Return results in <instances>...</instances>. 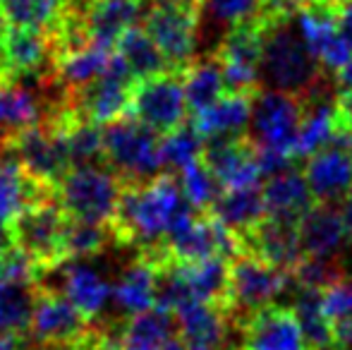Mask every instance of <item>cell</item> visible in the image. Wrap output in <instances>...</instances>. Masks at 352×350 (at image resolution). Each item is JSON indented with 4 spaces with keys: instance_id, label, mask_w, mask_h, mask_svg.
I'll use <instances>...</instances> for the list:
<instances>
[{
    "instance_id": "cell-1",
    "label": "cell",
    "mask_w": 352,
    "mask_h": 350,
    "mask_svg": "<svg viewBox=\"0 0 352 350\" xmlns=\"http://www.w3.org/2000/svg\"><path fill=\"white\" fill-rule=\"evenodd\" d=\"M192 211L180 180L161 173L146 182H122L120 201L108 226L118 245L146 252L161 248L170 230Z\"/></svg>"
},
{
    "instance_id": "cell-2",
    "label": "cell",
    "mask_w": 352,
    "mask_h": 350,
    "mask_svg": "<svg viewBox=\"0 0 352 350\" xmlns=\"http://www.w3.org/2000/svg\"><path fill=\"white\" fill-rule=\"evenodd\" d=\"M295 17L266 19L264 53H261V87L278 89L305 98L326 80V70L305 46Z\"/></svg>"
},
{
    "instance_id": "cell-3",
    "label": "cell",
    "mask_w": 352,
    "mask_h": 350,
    "mask_svg": "<svg viewBox=\"0 0 352 350\" xmlns=\"http://www.w3.org/2000/svg\"><path fill=\"white\" fill-rule=\"evenodd\" d=\"M144 29L173 72H182L199 48V0H148Z\"/></svg>"
},
{
    "instance_id": "cell-4",
    "label": "cell",
    "mask_w": 352,
    "mask_h": 350,
    "mask_svg": "<svg viewBox=\"0 0 352 350\" xmlns=\"http://www.w3.org/2000/svg\"><path fill=\"white\" fill-rule=\"evenodd\" d=\"M103 161L122 182H146L163 173L161 140L135 118H120L103 130Z\"/></svg>"
},
{
    "instance_id": "cell-5",
    "label": "cell",
    "mask_w": 352,
    "mask_h": 350,
    "mask_svg": "<svg viewBox=\"0 0 352 350\" xmlns=\"http://www.w3.org/2000/svg\"><path fill=\"white\" fill-rule=\"evenodd\" d=\"M122 180L103 166H74L56 182V199L70 219L111 223L120 201Z\"/></svg>"
},
{
    "instance_id": "cell-6",
    "label": "cell",
    "mask_w": 352,
    "mask_h": 350,
    "mask_svg": "<svg viewBox=\"0 0 352 350\" xmlns=\"http://www.w3.org/2000/svg\"><path fill=\"white\" fill-rule=\"evenodd\" d=\"M67 219L70 216L63 211L56 197H48V199L38 201V204L29 206L5 233V238H8V243L12 248L22 250L36 264L38 278L46 271L65 264L63 240H65Z\"/></svg>"
},
{
    "instance_id": "cell-7",
    "label": "cell",
    "mask_w": 352,
    "mask_h": 350,
    "mask_svg": "<svg viewBox=\"0 0 352 350\" xmlns=\"http://www.w3.org/2000/svg\"><path fill=\"white\" fill-rule=\"evenodd\" d=\"M266 17H256L232 27L218 41L211 56L218 58L228 91L259 94L261 89V53H264Z\"/></svg>"
},
{
    "instance_id": "cell-8",
    "label": "cell",
    "mask_w": 352,
    "mask_h": 350,
    "mask_svg": "<svg viewBox=\"0 0 352 350\" xmlns=\"http://www.w3.org/2000/svg\"><path fill=\"white\" fill-rule=\"evenodd\" d=\"M187 98L182 72H163L135 82L127 116L156 135H168L187 122Z\"/></svg>"
},
{
    "instance_id": "cell-9",
    "label": "cell",
    "mask_w": 352,
    "mask_h": 350,
    "mask_svg": "<svg viewBox=\"0 0 352 350\" xmlns=\"http://www.w3.org/2000/svg\"><path fill=\"white\" fill-rule=\"evenodd\" d=\"M290 285H295V281L287 271L276 269L254 254L240 252L230 259V271H228L230 314L242 317L266 305H274V300L285 293Z\"/></svg>"
},
{
    "instance_id": "cell-10",
    "label": "cell",
    "mask_w": 352,
    "mask_h": 350,
    "mask_svg": "<svg viewBox=\"0 0 352 350\" xmlns=\"http://www.w3.org/2000/svg\"><path fill=\"white\" fill-rule=\"evenodd\" d=\"M91 327L94 322H89L65 295L36 283V300H34L27 341L48 348L72 350Z\"/></svg>"
},
{
    "instance_id": "cell-11",
    "label": "cell",
    "mask_w": 352,
    "mask_h": 350,
    "mask_svg": "<svg viewBox=\"0 0 352 350\" xmlns=\"http://www.w3.org/2000/svg\"><path fill=\"white\" fill-rule=\"evenodd\" d=\"M305 116L300 96L278 89H261L252 111V140L259 146L278 149L295 161V142Z\"/></svg>"
},
{
    "instance_id": "cell-12",
    "label": "cell",
    "mask_w": 352,
    "mask_h": 350,
    "mask_svg": "<svg viewBox=\"0 0 352 350\" xmlns=\"http://www.w3.org/2000/svg\"><path fill=\"white\" fill-rule=\"evenodd\" d=\"M232 324L235 343L230 350H309L292 307L266 305L250 314L232 317Z\"/></svg>"
},
{
    "instance_id": "cell-13",
    "label": "cell",
    "mask_w": 352,
    "mask_h": 350,
    "mask_svg": "<svg viewBox=\"0 0 352 350\" xmlns=\"http://www.w3.org/2000/svg\"><path fill=\"white\" fill-rule=\"evenodd\" d=\"M132 87H135V80L130 70L120 61V56L113 53L106 75H101L79 91L67 94V108L84 120H91L96 125H111L120 118H127Z\"/></svg>"
},
{
    "instance_id": "cell-14",
    "label": "cell",
    "mask_w": 352,
    "mask_h": 350,
    "mask_svg": "<svg viewBox=\"0 0 352 350\" xmlns=\"http://www.w3.org/2000/svg\"><path fill=\"white\" fill-rule=\"evenodd\" d=\"M10 151H12V159H17L34 177L53 187L72 168L65 137L58 122L51 118H43L41 122L24 130L10 146Z\"/></svg>"
},
{
    "instance_id": "cell-15",
    "label": "cell",
    "mask_w": 352,
    "mask_h": 350,
    "mask_svg": "<svg viewBox=\"0 0 352 350\" xmlns=\"http://www.w3.org/2000/svg\"><path fill=\"white\" fill-rule=\"evenodd\" d=\"M201 161L223 190L259 185L261 168L256 161V144L250 135L211 140L201 149Z\"/></svg>"
},
{
    "instance_id": "cell-16",
    "label": "cell",
    "mask_w": 352,
    "mask_h": 350,
    "mask_svg": "<svg viewBox=\"0 0 352 350\" xmlns=\"http://www.w3.org/2000/svg\"><path fill=\"white\" fill-rule=\"evenodd\" d=\"M43 276L58 278V283H38V285H46V288L63 293L89 322L101 319V312L106 309L108 300L113 295V285L94 266L84 262H65L56 266V269L46 271Z\"/></svg>"
},
{
    "instance_id": "cell-17",
    "label": "cell",
    "mask_w": 352,
    "mask_h": 350,
    "mask_svg": "<svg viewBox=\"0 0 352 350\" xmlns=\"http://www.w3.org/2000/svg\"><path fill=\"white\" fill-rule=\"evenodd\" d=\"M297 226L300 223H290V221H278L266 216L252 230L237 235L240 238V252L254 254V257L264 259L266 264L292 274V269L302 259L300 228Z\"/></svg>"
},
{
    "instance_id": "cell-18",
    "label": "cell",
    "mask_w": 352,
    "mask_h": 350,
    "mask_svg": "<svg viewBox=\"0 0 352 350\" xmlns=\"http://www.w3.org/2000/svg\"><path fill=\"white\" fill-rule=\"evenodd\" d=\"M185 350H230V331L235 329L228 309L190 300L175 312Z\"/></svg>"
},
{
    "instance_id": "cell-19",
    "label": "cell",
    "mask_w": 352,
    "mask_h": 350,
    "mask_svg": "<svg viewBox=\"0 0 352 350\" xmlns=\"http://www.w3.org/2000/svg\"><path fill=\"white\" fill-rule=\"evenodd\" d=\"M166 259L168 257L161 248L137 252L135 262L125 266L122 274L118 276L116 285H113V300L127 317H135V314L156 307L158 271Z\"/></svg>"
},
{
    "instance_id": "cell-20",
    "label": "cell",
    "mask_w": 352,
    "mask_h": 350,
    "mask_svg": "<svg viewBox=\"0 0 352 350\" xmlns=\"http://www.w3.org/2000/svg\"><path fill=\"white\" fill-rule=\"evenodd\" d=\"M48 197H56V187L34 177L17 159L0 164V233H8L29 206Z\"/></svg>"
},
{
    "instance_id": "cell-21",
    "label": "cell",
    "mask_w": 352,
    "mask_h": 350,
    "mask_svg": "<svg viewBox=\"0 0 352 350\" xmlns=\"http://www.w3.org/2000/svg\"><path fill=\"white\" fill-rule=\"evenodd\" d=\"M82 19L91 43L116 48L127 29L144 17V0H79Z\"/></svg>"
},
{
    "instance_id": "cell-22",
    "label": "cell",
    "mask_w": 352,
    "mask_h": 350,
    "mask_svg": "<svg viewBox=\"0 0 352 350\" xmlns=\"http://www.w3.org/2000/svg\"><path fill=\"white\" fill-rule=\"evenodd\" d=\"M302 173L307 177L316 204L343 201L352 190V154L336 146H324L309 159H305Z\"/></svg>"
},
{
    "instance_id": "cell-23",
    "label": "cell",
    "mask_w": 352,
    "mask_h": 350,
    "mask_svg": "<svg viewBox=\"0 0 352 350\" xmlns=\"http://www.w3.org/2000/svg\"><path fill=\"white\" fill-rule=\"evenodd\" d=\"M46 113V101L32 87L19 82L0 85V151H10L17 137L41 122Z\"/></svg>"
},
{
    "instance_id": "cell-24",
    "label": "cell",
    "mask_w": 352,
    "mask_h": 350,
    "mask_svg": "<svg viewBox=\"0 0 352 350\" xmlns=\"http://www.w3.org/2000/svg\"><path fill=\"white\" fill-rule=\"evenodd\" d=\"M120 333L125 350H185L175 314L161 307L127 317Z\"/></svg>"
},
{
    "instance_id": "cell-25",
    "label": "cell",
    "mask_w": 352,
    "mask_h": 350,
    "mask_svg": "<svg viewBox=\"0 0 352 350\" xmlns=\"http://www.w3.org/2000/svg\"><path fill=\"white\" fill-rule=\"evenodd\" d=\"M302 257L336 259V252L348 240L343 216L333 204H314L300 221Z\"/></svg>"
},
{
    "instance_id": "cell-26",
    "label": "cell",
    "mask_w": 352,
    "mask_h": 350,
    "mask_svg": "<svg viewBox=\"0 0 352 350\" xmlns=\"http://www.w3.org/2000/svg\"><path fill=\"white\" fill-rule=\"evenodd\" d=\"M261 192H264L266 216L290 221V223H300L302 216L316 204L307 185V177L300 168H287L278 175H271Z\"/></svg>"
},
{
    "instance_id": "cell-27",
    "label": "cell",
    "mask_w": 352,
    "mask_h": 350,
    "mask_svg": "<svg viewBox=\"0 0 352 350\" xmlns=\"http://www.w3.org/2000/svg\"><path fill=\"white\" fill-rule=\"evenodd\" d=\"M254 98L256 94L228 91L211 108L197 113L192 122L206 142L247 135V125L252 122V111H254Z\"/></svg>"
},
{
    "instance_id": "cell-28",
    "label": "cell",
    "mask_w": 352,
    "mask_h": 350,
    "mask_svg": "<svg viewBox=\"0 0 352 350\" xmlns=\"http://www.w3.org/2000/svg\"><path fill=\"white\" fill-rule=\"evenodd\" d=\"M170 266L180 276L185 288L190 290L192 300L216 305V307H223L230 312V305H228V271H230V259L209 257V259L185 262V264L170 262Z\"/></svg>"
},
{
    "instance_id": "cell-29",
    "label": "cell",
    "mask_w": 352,
    "mask_h": 350,
    "mask_svg": "<svg viewBox=\"0 0 352 350\" xmlns=\"http://www.w3.org/2000/svg\"><path fill=\"white\" fill-rule=\"evenodd\" d=\"M209 214L216 216L235 235H242L266 219L264 192H261L259 185L223 190L218 199L213 201Z\"/></svg>"
},
{
    "instance_id": "cell-30",
    "label": "cell",
    "mask_w": 352,
    "mask_h": 350,
    "mask_svg": "<svg viewBox=\"0 0 352 350\" xmlns=\"http://www.w3.org/2000/svg\"><path fill=\"white\" fill-rule=\"evenodd\" d=\"M113 51L98 43H89V46L79 48L74 53L60 56L53 61V72H56L58 85L65 89L67 94L79 91L87 85H91L94 80H98L101 75H106V70L111 67Z\"/></svg>"
},
{
    "instance_id": "cell-31",
    "label": "cell",
    "mask_w": 352,
    "mask_h": 350,
    "mask_svg": "<svg viewBox=\"0 0 352 350\" xmlns=\"http://www.w3.org/2000/svg\"><path fill=\"white\" fill-rule=\"evenodd\" d=\"M182 87H185V98L190 113H201L211 108L221 96L228 94L223 67L216 56L195 58L190 65L182 70Z\"/></svg>"
},
{
    "instance_id": "cell-32",
    "label": "cell",
    "mask_w": 352,
    "mask_h": 350,
    "mask_svg": "<svg viewBox=\"0 0 352 350\" xmlns=\"http://www.w3.org/2000/svg\"><path fill=\"white\" fill-rule=\"evenodd\" d=\"M116 53L125 63V67L130 70L135 82L163 75V72H173L170 65L166 63V58H163V53L153 43V39L142 27L127 29L120 36V41L116 43Z\"/></svg>"
},
{
    "instance_id": "cell-33",
    "label": "cell",
    "mask_w": 352,
    "mask_h": 350,
    "mask_svg": "<svg viewBox=\"0 0 352 350\" xmlns=\"http://www.w3.org/2000/svg\"><path fill=\"white\" fill-rule=\"evenodd\" d=\"M261 10H264V0H199V41L211 29V32H216L218 46V41L232 27L264 17Z\"/></svg>"
},
{
    "instance_id": "cell-34",
    "label": "cell",
    "mask_w": 352,
    "mask_h": 350,
    "mask_svg": "<svg viewBox=\"0 0 352 350\" xmlns=\"http://www.w3.org/2000/svg\"><path fill=\"white\" fill-rule=\"evenodd\" d=\"M67 5L70 0H0V14L8 27L51 34L63 19Z\"/></svg>"
},
{
    "instance_id": "cell-35",
    "label": "cell",
    "mask_w": 352,
    "mask_h": 350,
    "mask_svg": "<svg viewBox=\"0 0 352 350\" xmlns=\"http://www.w3.org/2000/svg\"><path fill=\"white\" fill-rule=\"evenodd\" d=\"M295 317L305 333V341L309 350H333V324L326 317L324 305H321V290L316 288H300L295 293Z\"/></svg>"
},
{
    "instance_id": "cell-36",
    "label": "cell",
    "mask_w": 352,
    "mask_h": 350,
    "mask_svg": "<svg viewBox=\"0 0 352 350\" xmlns=\"http://www.w3.org/2000/svg\"><path fill=\"white\" fill-rule=\"evenodd\" d=\"M116 243L113 230L108 223H91V221L67 219L65 240H63V252L65 262H82L106 252Z\"/></svg>"
},
{
    "instance_id": "cell-37",
    "label": "cell",
    "mask_w": 352,
    "mask_h": 350,
    "mask_svg": "<svg viewBox=\"0 0 352 350\" xmlns=\"http://www.w3.org/2000/svg\"><path fill=\"white\" fill-rule=\"evenodd\" d=\"M180 187L185 195L187 204L197 211V214H206L211 211L213 201L218 199V195L223 192V187L218 185V180L213 173L204 166V161L197 159L192 164H187L185 168H180Z\"/></svg>"
},
{
    "instance_id": "cell-38",
    "label": "cell",
    "mask_w": 352,
    "mask_h": 350,
    "mask_svg": "<svg viewBox=\"0 0 352 350\" xmlns=\"http://www.w3.org/2000/svg\"><path fill=\"white\" fill-rule=\"evenodd\" d=\"M204 149V137L199 135V130L195 127V122H185L177 130L168 132L161 137V156L163 166L180 171L187 164L197 161Z\"/></svg>"
},
{
    "instance_id": "cell-39",
    "label": "cell",
    "mask_w": 352,
    "mask_h": 350,
    "mask_svg": "<svg viewBox=\"0 0 352 350\" xmlns=\"http://www.w3.org/2000/svg\"><path fill=\"white\" fill-rule=\"evenodd\" d=\"M321 305L331 322L352 317V276L340 274L321 290Z\"/></svg>"
},
{
    "instance_id": "cell-40",
    "label": "cell",
    "mask_w": 352,
    "mask_h": 350,
    "mask_svg": "<svg viewBox=\"0 0 352 350\" xmlns=\"http://www.w3.org/2000/svg\"><path fill=\"white\" fill-rule=\"evenodd\" d=\"M72 350H125L120 324H113V322L94 324L87 336H84Z\"/></svg>"
},
{
    "instance_id": "cell-41",
    "label": "cell",
    "mask_w": 352,
    "mask_h": 350,
    "mask_svg": "<svg viewBox=\"0 0 352 350\" xmlns=\"http://www.w3.org/2000/svg\"><path fill=\"white\" fill-rule=\"evenodd\" d=\"M336 14H338L340 36L352 46V0H336Z\"/></svg>"
},
{
    "instance_id": "cell-42",
    "label": "cell",
    "mask_w": 352,
    "mask_h": 350,
    "mask_svg": "<svg viewBox=\"0 0 352 350\" xmlns=\"http://www.w3.org/2000/svg\"><path fill=\"white\" fill-rule=\"evenodd\" d=\"M336 120L352 127V91H336Z\"/></svg>"
},
{
    "instance_id": "cell-43",
    "label": "cell",
    "mask_w": 352,
    "mask_h": 350,
    "mask_svg": "<svg viewBox=\"0 0 352 350\" xmlns=\"http://www.w3.org/2000/svg\"><path fill=\"white\" fill-rule=\"evenodd\" d=\"M336 91H352V58L333 75Z\"/></svg>"
},
{
    "instance_id": "cell-44",
    "label": "cell",
    "mask_w": 352,
    "mask_h": 350,
    "mask_svg": "<svg viewBox=\"0 0 352 350\" xmlns=\"http://www.w3.org/2000/svg\"><path fill=\"white\" fill-rule=\"evenodd\" d=\"M24 348H27V336L0 333V350H24Z\"/></svg>"
},
{
    "instance_id": "cell-45",
    "label": "cell",
    "mask_w": 352,
    "mask_h": 350,
    "mask_svg": "<svg viewBox=\"0 0 352 350\" xmlns=\"http://www.w3.org/2000/svg\"><path fill=\"white\" fill-rule=\"evenodd\" d=\"M340 216H343V226H345V233H348V240H352V190L345 195L343 206H340Z\"/></svg>"
},
{
    "instance_id": "cell-46",
    "label": "cell",
    "mask_w": 352,
    "mask_h": 350,
    "mask_svg": "<svg viewBox=\"0 0 352 350\" xmlns=\"http://www.w3.org/2000/svg\"><path fill=\"white\" fill-rule=\"evenodd\" d=\"M8 245H10V243H8V238H5V235L0 233V254H3V250L8 248Z\"/></svg>"
}]
</instances>
